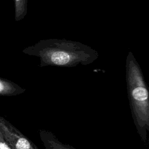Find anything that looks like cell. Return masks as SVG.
<instances>
[{
  "instance_id": "cell-3",
  "label": "cell",
  "mask_w": 149,
  "mask_h": 149,
  "mask_svg": "<svg viewBox=\"0 0 149 149\" xmlns=\"http://www.w3.org/2000/svg\"><path fill=\"white\" fill-rule=\"evenodd\" d=\"M0 134L12 149H39L31 140L1 116Z\"/></svg>"
},
{
  "instance_id": "cell-1",
  "label": "cell",
  "mask_w": 149,
  "mask_h": 149,
  "mask_svg": "<svg viewBox=\"0 0 149 149\" xmlns=\"http://www.w3.org/2000/svg\"><path fill=\"white\" fill-rule=\"evenodd\" d=\"M22 52L40 58V67L48 66L72 68L88 65L99 56L97 51L80 42L66 39L41 40Z\"/></svg>"
},
{
  "instance_id": "cell-2",
  "label": "cell",
  "mask_w": 149,
  "mask_h": 149,
  "mask_svg": "<svg viewBox=\"0 0 149 149\" xmlns=\"http://www.w3.org/2000/svg\"><path fill=\"white\" fill-rule=\"evenodd\" d=\"M126 83L133 122L146 144L149 131V91L141 69L131 51L126 59Z\"/></svg>"
},
{
  "instance_id": "cell-6",
  "label": "cell",
  "mask_w": 149,
  "mask_h": 149,
  "mask_svg": "<svg viewBox=\"0 0 149 149\" xmlns=\"http://www.w3.org/2000/svg\"><path fill=\"white\" fill-rule=\"evenodd\" d=\"M28 0H14L15 19L19 22L25 17L27 13Z\"/></svg>"
},
{
  "instance_id": "cell-4",
  "label": "cell",
  "mask_w": 149,
  "mask_h": 149,
  "mask_svg": "<svg viewBox=\"0 0 149 149\" xmlns=\"http://www.w3.org/2000/svg\"><path fill=\"white\" fill-rule=\"evenodd\" d=\"M38 133L40 138L45 149H76L70 145L62 143L50 131L40 129Z\"/></svg>"
},
{
  "instance_id": "cell-5",
  "label": "cell",
  "mask_w": 149,
  "mask_h": 149,
  "mask_svg": "<svg viewBox=\"0 0 149 149\" xmlns=\"http://www.w3.org/2000/svg\"><path fill=\"white\" fill-rule=\"evenodd\" d=\"M25 91V88L16 83L0 77V96H15Z\"/></svg>"
}]
</instances>
